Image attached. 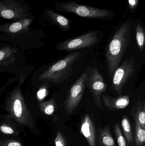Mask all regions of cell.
Wrapping results in <instances>:
<instances>
[{
	"label": "cell",
	"instance_id": "obj_1",
	"mask_svg": "<svg viewBox=\"0 0 145 146\" xmlns=\"http://www.w3.org/2000/svg\"><path fill=\"white\" fill-rule=\"evenodd\" d=\"M132 23L133 20L130 19L123 21L117 29L106 48V58L110 77H113L119 67L129 45Z\"/></svg>",
	"mask_w": 145,
	"mask_h": 146
},
{
	"label": "cell",
	"instance_id": "obj_2",
	"mask_svg": "<svg viewBox=\"0 0 145 146\" xmlns=\"http://www.w3.org/2000/svg\"><path fill=\"white\" fill-rule=\"evenodd\" d=\"M4 108L12 119L28 128H34V122L30 110L27 107L20 88H15L9 94L5 100Z\"/></svg>",
	"mask_w": 145,
	"mask_h": 146
},
{
	"label": "cell",
	"instance_id": "obj_3",
	"mask_svg": "<svg viewBox=\"0 0 145 146\" xmlns=\"http://www.w3.org/2000/svg\"><path fill=\"white\" fill-rule=\"evenodd\" d=\"M53 7L59 12L73 14L85 19L109 21L115 17V13L112 10L85 5L79 1L56 3Z\"/></svg>",
	"mask_w": 145,
	"mask_h": 146
},
{
	"label": "cell",
	"instance_id": "obj_4",
	"mask_svg": "<svg viewBox=\"0 0 145 146\" xmlns=\"http://www.w3.org/2000/svg\"><path fill=\"white\" fill-rule=\"evenodd\" d=\"M82 54L73 52L49 67L39 76L37 81L59 84L67 80L73 74V65L79 59Z\"/></svg>",
	"mask_w": 145,
	"mask_h": 146
},
{
	"label": "cell",
	"instance_id": "obj_5",
	"mask_svg": "<svg viewBox=\"0 0 145 146\" xmlns=\"http://www.w3.org/2000/svg\"><path fill=\"white\" fill-rule=\"evenodd\" d=\"M32 9L23 0H0V18L18 21L34 16Z\"/></svg>",
	"mask_w": 145,
	"mask_h": 146
},
{
	"label": "cell",
	"instance_id": "obj_6",
	"mask_svg": "<svg viewBox=\"0 0 145 146\" xmlns=\"http://www.w3.org/2000/svg\"><path fill=\"white\" fill-rule=\"evenodd\" d=\"M92 70L91 68H89L69 90L63 106V109L68 115L73 113L80 104L84 93L87 78Z\"/></svg>",
	"mask_w": 145,
	"mask_h": 146
},
{
	"label": "cell",
	"instance_id": "obj_7",
	"mask_svg": "<svg viewBox=\"0 0 145 146\" xmlns=\"http://www.w3.org/2000/svg\"><path fill=\"white\" fill-rule=\"evenodd\" d=\"M99 40V32L97 30L89 31L74 38L68 39L58 44L56 46L60 50H77L92 47Z\"/></svg>",
	"mask_w": 145,
	"mask_h": 146
},
{
	"label": "cell",
	"instance_id": "obj_8",
	"mask_svg": "<svg viewBox=\"0 0 145 146\" xmlns=\"http://www.w3.org/2000/svg\"><path fill=\"white\" fill-rule=\"evenodd\" d=\"M135 71L133 56L125 60L116 70L112 78V88L119 96L121 95L125 85Z\"/></svg>",
	"mask_w": 145,
	"mask_h": 146
},
{
	"label": "cell",
	"instance_id": "obj_9",
	"mask_svg": "<svg viewBox=\"0 0 145 146\" xmlns=\"http://www.w3.org/2000/svg\"><path fill=\"white\" fill-rule=\"evenodd\" d=\"M86 86L89 88L93 94L94 105L97 108L104 110L101 94L106 92L107 85L98 68L92 69L87 78Z\"/></svg>",
	"mask_w": 145,
	"mask_h": 146
},
{
	"label": "cell",
	"instance_id": "obj_10",
	"mask_svg": "<svg viewBox=\"0 0 145 146\" xmlns=\"http://www.w3.org/2000/svg\"><path fill=\"white\" fill-rule=\"evenodd\" d=\"M39 21L44 25L56 26L62 31H66L71 30V24L73 23L70 19L48 7L44 9L42 15L39 17Z\"/></svg>",
	"mask_w": 145,
	"mask_h": 146
},
{
	"label": "cell",
	"instance_id": "obj_11",
	"mask_svg": "<svg viewBox=\"0 0 145 146\" xmlns=\"http://www.w3.org/2000/svg\"><path fill=\"white\" fill-rule=\"evenodd\" d=\"M35 19L34 15L25 19L4 23L0 25V31L12 36L26 33L30 30Z\"/></svg>",
	"mask_w": 145,
	"mask_h": 146
},
{
	"label": "cell",
	"instance_id": "obj_12",
	"mask_svg": "<svg viewBox=\"0 0 145 146\" xmlns=\"http://www.w3.org/2000/svg\"><path fill=\"white\" fill-rule=\"evenodd\" d=\"M81 132L85 137L89 146H97L96 132L94 123L90 116H83L81 126Z\"/></svg>",
	"mask_w": 145,
	"mask_h": 146
},
{
	"label": "cell",
	"instance_id": "obj_13",
	"mask_svg": "<svg viewBox=\"0 0 145 146\" xmlns=\"http://www.w3.org/2000/svg\"><path fill=\"white\" fill-rule=\"evenodd\" d=\"M101 98L105 106L110 111L124 109L129 105L130 102V96L127 95L112 97L102 94Z\"/></svg>",
	"mask_w": 145,
	"mask_h": 146
},
{
	"label": "cell",
	"instance_id": "obj_14",
	"mask_svg": "<svg viewBox=\"0 0 145 146\" xmlns=\"http://www.w3.org/2000/svg\"><path fill=\"white\" fill-rule=\"evenodd\" d=\"M18 50L15 48L5 46L0 49V64L2 66L8 67L14 64Z\"/></svg>",
	"mask_w": 145,
	"mask_h": 146
},
{
	"label": "cell",
	"instance_id": "obj_15",
	"mask_svg": "<svg viewBox=\"0 0 145 146\" xmlns=\"http://www.w3.org/2000/svg\"><path fill=\"white\" fill-rule=\"evenodd\" d=\"M131 114L135 123H139L145 129V103L142 100H137L133 105Z\"/></svg>",
	"mask_w": 145,
	"mask_h": 146
},
{
	"label": "cell",
	"instance_id": "obj_16",
	"mask_svg": "<svg viewBox=\"0 0 145 146\" xmlns=\"http://www.w3.org/2000/svg\"><path fill=\"white\" fill-rule=\"evenodd\" d=\"M98 141L100 146H116L109 126L99 128Z\"/></svg>",
	"mask_w": 145,
	"mask_h": 146
},
{
	"label": "cell",
	"instance_id": "obj_17",
	"mask_svg": "<svg viewBox=\"0 0 145 146\" xmlns=\"http://www.w3.org/2000/svg\"><path fill=\"white\" fill-rule=\"evenodd\" d=\"M121 125L125 138L130 146L134 145V138L132 127L129 118L127 115H123L122 118Z\"/></svg>",
	"mask_w": 145,
	"mask_h": 146
},
{
	"label": "cell",
	"instance_id": "obj_18",
	"mask_svg": "<svg viewBox=\"0 0 145 146\" xmlns=\"http://www.w3.org/2000/svg\"><path fill=\"white\" fill-rule=\"evenodd\" d=\"M135 36L137 45L140 52L144 50L145 44V32L144 29L140 23L136 25L135 28Z\"/></svg>",
	"mask_w": 145,
	"mask_h": 146
},
{
	"label": "cell",
	"instance_id": "obj_19",
	"mask_svg": "<svg viewBox=\"0 0 145 146\" xmlns=\"http://www.w3.org/2000/svg\"><path fill=\"white\" fill-rule=\"evenodd\" d=\"M135 141L136 146H145V129L135 123Z\"/></svg>",
	"mask_w": 145,
	"mask_h": 146
},
{
	"label": "cell",
	"instance_id": "obj_20",
	"mask_svg": "<svg viewBox=\"0 0 145 146\" xmlns=\"http://www.w3.org/2000/svg\"><path fill=\"white\" fill-rule=\"evenodd\" d=\"M39 108L43 114L47 115H51L53 114L55 110V103L54 99L48 101L41 102L39 104Z\"/></svg>",
	"mask_w": 145,
	"mask_h": 146
},
{
	"label": "cell",
	"instance_id": "obj_21",
	"mask_svg": "<svg viewBox=\"0 0 145 146\" xmlns=\"http://www.w3.org/2000/svg\"><path fill=\"white\" fill-rule=\"evenodd\" d=\"M114 132L118 146H127L126 139L123 135L119 123H117L115 124Z\"/></svg>",
	"mask_w": 145,
	"mask_h": 146
},
{
	"label": "cell",
	"instance_id": "obj_22",
	"mask_svg": "<svg viewBox=\"0 0 145 146\" xmlns=\"http://www.w3.org/2000/svg\"><path fill=\"white\" fill-rule=\"evenodd\" d=\"M0 130L3 133L5 134L12 135H16L18 134L16 130L13 128V127L7 123L3 122L1 123Z\"/></svg>",
	"mask_w": 145,
	"mask_h": 146
},
{
	"label": "cell",
	"instance_id": "obj_23",
	"mask_svg": "<svg viewBox=\"0 0 145 146\" xmlns=\"http://www.w3.org/2000/svg\"><path fill=\"white\" fill-rule=\"evenodd\" d=\"M1 146H23L22 143L18 141L12 139L1 141L0 142Z\"/></svg>",
	"mask_w": 145,
	"mask_h": 146
},
{
	"label": "cell",
	"instance_id": "obj_24",
	"mask_svg": "<svg viewBox=\"0 0 145 146\" xmlns=\"http://www.w3.org/2000/svg\"><path fill=\"white\" fill-rule=\"evenodd\" d=\"M54 143L56 146H66L65 140L62 134L58 132L54 140Z\"/></svg>",
	"mask_w": 145,
	"mask_h": 146
},
{
	"label": "cell",
	"instance_id": "obj_25",
	"mask_svg": "<svg viewBox=\"0 0 145 146\" xmlns=\"http://www.w3.org/2000/svg\"><path fill=\"white\" fill-rule=\"evenodd\" d=\"M139 0H128V5L131 10H134L138 4Z\"/></svg>",
	"mask_w": 145,
	"mask_h": 146
},
{
	"label": "cell",
	"instance_id": "obj_26",
	"mask_svg": "<svg viewBox=\"0 0 145 146\" xmlns=\"http://www.w3.org/2000/svg\"><path fill=\"white\" fill-rule=\"evenodd\" d=\"M47 90L46 88L43 87L39 90L37 93V97L40 100L42 99L47 95Z\"/></svg>",
	"mask_w": 145,
	"mask_h": 146
},
{
	"label": "cell",
	"instance_id": "obj_27",
	"mask_svg": "<svg viewBox=\"0 0 145 146\" xmlns=\"http://www.w3.org/2000/svg\"><path fill=\"white\" fill-rule=\"evenodd\" d=\"M144 101L145 103V100H144Z\"/></svg>",
	"mask_w": 145,
	"mask_h": 146
}]
</instances>
